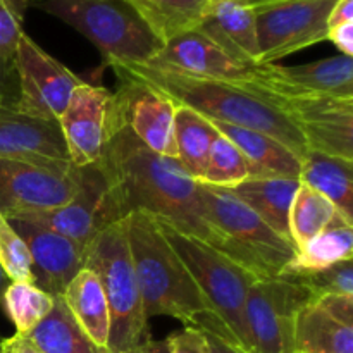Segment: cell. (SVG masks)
<instances>
[{
	"label": "cell",
	"instance_id": "6da1fadb",
	"mask_svg": "<svg viewBox=\"0 0 353 353\" xmlns=\"http://www.w3.org/2000/svg\"><path fill=\"white\" fill-rule=\"evenodd\" d=\"M99 164L109 178L121 219L131 212H147L217 248L219 238L200 200L199 181L178 159L145 147L126 126L121 110Z\"/></svg>",
	"mask_w": 353,
	"mask_h": 353
},
{
	"label": "cell",
	"instance_id": "7a4b0ae2",
	"mask_svg": "<svg viewBox=\"0 0 353 353\" xmlns=\"http://www.w3.org/2000/svg\"><path fill=\"white\" fill-rule=\"evenodd\" d=\"M119 79L148 86L209 121L233 124L271 134L303 157L309 152L305 140L292 119L262 92L240 83L202 78L148 64H110Z\"/></svg>",
	"mask_w": 353,
	"mask_h": 353
},
{
	"label": "cell",
	"instance_id": "3957f363",
	"mask_svg": "<svg viewBox=\"0 0 353 353\" xmlns=\"http://www.w3.org/2000/svg\"><path fill=\"white\" fill-rule=\"evenodd\" d=\"M128 243L147 319L169 316L193 326L196 317L214 314L193 276L147 212L126 216Z\"/></svg>",
	"mask_w": 353,
	"mask_h": 353
},
{
	"label": "cell",
	"instance_id": "277c9868",
	"mask_svg": "<svg viewBox=\"0 0 353 353\" xmlns=\"http://www.w3.org/2000/svg\"><path fill=\"white\" fill-rule=\"evenodd\" d=\"M199 195L210 226L217 233V252L255 279L279 278L295 257L290 238L276 233L231 190L199 183Z\"/></svg>",
	"mask_w": 353,
	"mask_h": 353
},
{
	"label": "cell",
	"instance_id": "5b68a950",
	"mask_svg": "<svg viewBox=\"0 0 353 353\" xmlns=\"http://www.w3.org/2000/svg\"><path fill=\"white\" fill-rule=\"evenodd\" d=\"M85 268L100 279L110 314L107 353H124L148 338L140 288L128 243L126 217L95 234L85 248Z\"/></svg>",
	"mask_w": 353,
	"mask_h": 353
},
{
	"label": "cell",
	"instance_id": "8992f818",
	"mask_svg": "<svg viewBox=\"0 0 353 353\" xmlns=\"http://www.w3.org/2000/svg\"><path fill=\"white\" fill-rule=\"evenodd\" d=\"M33 3L88 38L107 65L145 64L164 45L124 0H34Z\"/></svg>",
	"mask_w": 353,
	"mask_h": 353
},
{
	"label": "cell",
	"instance_id": "52a82bcc",
	"mask_svg": "<svg viewBox=\"0 0 353 353\" xmlns=\"http://www.w3.org/2000/svg\"><path fill=\"white\" fill-rule=\"evenodd\" d=\"M157 223L168 243L193 276L212 312L233 333L245 352L254 353L245 317V303L248 290L255 281L254 276L200 238L181 233L162 219H157Z\"/></svg>",
	"mask_w": 353,
	"mask_h": 353
},
{
	"label": "cell",
	"instance_id": "ba28073f",
	"mask_svg": "<svg viewBox=\"0 0 353 353\" xmlns=\"http://www.w3.org/2000/svg\"><path fill=\"white\" fill-rule=\"evenodd\" d=\"M312 295L296 279H255L245 303L254 353H295V321Z\"/></svg>",
	"mask_w": 353,
	"mask_h": 353
},
{
	"label": "cell",
	"instance_id": "9c48e42d",
	"mask_svg": "<svg viewBox=\"0 0 353 353\" xmlns=\"http://www.w3.org/2000/svg\"><path fill=\"white\" fill-rule=\"evenodd\" d=\"M76 172L78 186L74 195L64 205L41 212L10 214L6 217H23L33 221L86 247L99 231L121 221V216L109 178L99 162L86 168H76Z\"/></svg>",
	"mask_w": 353,
	"mask_h": 353
},
{
	"label": "cell",
	"instance_id": "30bf717a",
	"mask_svg": "<svg viewBox=\"0 0 353 353\" xmlns=\"http://www.w3.org/2000/svg\"><path fill=\"white\" fill-rule=\"evenodd\" d=\"M12 61L17 76L14 107L33 117L59 123L72 92L85 81L26 33L19 37Z\"/></svg>",
	"mask_w": 353,
	"mask_h": 353
},
{
	"label": "cell",
	"instance_id": "8fae6325",
	"mask_svg": "<svg viewBox=\"0 0 353 353\" xmlns=\"http://www.w3.org/2000/svg\"><path fill=\"white\" fill-rule=\"evenodd\" d=\"M336 0H296L252 7L259 41V65L274 64L326 40Z\"/></svg>",
	"mask_w": 353,
	"mask_h": 353
},
{
	"label": "cell",
	"instance_id": "7c38bea8",
	"mask_svg": "<svg viewBox=\"0 0 353 353\" xmlns=\"http://www.w3.org/2000/svg\"><path fill=\"white\" fill-rule=\"evenodd\" d=\"M117 123L119 109L114 92L105 86L81 83L59 119L69 162L74 168L100 162Z\"/></svg>",
	"mask_w": 353,
	"mask_h": 353
},
{
	"label": "cell",
	"instance_id": "4fadbf2b",
	"mask_svg": "<svg viewBox=\"0 0 353 353\" xmlns=\"http://www.w3.org/2000/svg\"><path fill=\"white\" fill-rule=\"evenodd\" d=\"M262 93L295 123L309 150L353 161V99Z\"/></svg>",
	"mask_w": 353,
	"mask_h": 353
},
{
	"label": "cell",
	"instance_id": "5bb4252c",
	"mask_svg": "<svg viewBox=\"0 0 353 353\" xmlns=\"http://www.w3.org/2000/svg\"><path fill=\"white\" fill-rule=\"evenodd\" d=\"M78 186L74 165L48 168L14 159H0V212H41L71 200Z\"/></svg>",
	"mask_w": 353,
	"mask_h": 353
},
{
	"label": "cell",
	"instance_id": "9a60e30c",
	"mask_svg": "<svg viewBox=\"0 0 353 353\" xmlns=\"http://www.w3.org/2000/svg\"><path fill=\"white\" fill-rule=\"evenodd\" d=\"M241 85L274 95H327L353 99V61L347 55L300 65H257Z\"/></svg>",
	"mask_w": 353,
	"mask_h": 353
},
{
	"label": "cell",
	"instance_id": "2e32d148",
	"mask_svg": "<svg viewBox=\"0 0 353 353\" xmlns=\"http://www.w3.org/2000/svg\"><path fill=\"white\" fill-rule=\"evenodd\" d=\"M28 245L33 285L52 296H62L71 279L85 268L83 245L23 217H7Z\"/></svg>",
	"mask_w": 353,
	"mask_h": 353
},
{
	"label": "cell",
	"instance_id": "e0dca14e",
	"mask_svg": "<svg viewBox=\"0 0 353 353\" xmlns=\"http://www.w3.org/2000/svg\"><path fill=\"white\" fill-rule=\"evenodd\" d=\"M0 159L34 162L48 168H71L59 123L0 105Z\"/></svg>",
	"mask_w": 353,
	"mask_h": 353
},
{
	"label": "cell",
	"instance_id": "ac0fdd59",
	"mask_svg": "<svg viewBox=\"0 0 353 353\" xmlns=\"http://www.w3.org/2000/svg\"><path fill=\"white\" fill-rule=\"evenodd\" d=\"M145 64L240 85L247 83L257 68L234 59L196 28L165 41L159 54Z\"/></svg>",
	"mask_w": 353,
	"mask_h": 353
},
{
	"label": "cell",
	"instance_id": "d6986e66",
	"mask_svg": "<svg viewBox=\"0 0 353 353\" xmlns=\"http://www.w3.org/2000/svg\"><path fill=\"white\" fill-rule=\"evenodd\" d=\"M114 95L131 133L155 154L176 159L174 103L155 90L126 79H121Z\"/></svg>",
	"mask_w": 353,
	"mask_h": 353
},
{
	"label": "cell",
	"instance_id": "ffe728a7",
	"mask_svg": "<svg viewBox=\"0 0 353 353\" xmlns=\"http://www.w3.org/2000/svg\"><path fill=\"white\" fill-rule=\"evenodd\" d=\"M196 30L238 61L259 65L255 10L243 0H209Z\"/></svg>",
	"mask_w": 353,
	"mask_h": 353
},
{
	"label": "cell",
	"instance_id": "44dd1931",
	"mask_svg": "<svg viewBox=\"0 0 353 353\" xmlns=\"http://www.w3.org/2000/svg\"><path fill=\"white\" fill-rule=\"evenodd\" d=\"M212 126L226 137L248 161L250 178H295L300 179L302 157L271 134L233 124L210 121Z\"/></svg>",
	"mask_w": 353,
	"mask_h": 353
},
{
	"label": "cell",
	"instance_id": "7402d4cb",
	"mask_svg": "<svg viewBox=\"0 0 353 353\" xmlns=\"http://www.w3.org/2000/svg\"><path fill=\"white\" fill-rule=\"evenodd\" d=\"M65 307L86 336L99 348L107 350L110 330V314L100 279L90 269L83 268L62 295Z\"/></svg>",
	"mask_w": 353,
	"mask_h": 353
},
{
	"label": "cell",
	"instance_id": "603a6c76",
	"mask_svg": "<svg viewBox=\"0 0 353 353\" xmlns=\"http://www.w3.org/2000/svg\"><path fill=\"white\" fill-rule=\"evenodd\" d=\"M299 186L300 179L295 178H261L245 179L231 192L276 233L290 238V209Z\"/></svg>",
	"mask_w": 353,
	"mask_h": 353
},
{
	"label": "cell",
	"instance_id": "cb8c5ba5",
	"mask_svg": "<svg viewBox=\"0 0 353 353\" xmlns=\"http://www.w3.org/2000/svg\"><path fill=\"white\" fill-rule=\"evenodd\" d=\"M350 259H353V221L338 212L323 233L296 247L295 257L281 276L307 274Z\"/></svg>",
	"mask_w": 353,
	"mask_h": 353
},
{
	"label": "cell",
	"instance_id": "d4e9b609",
	"mask_svg": "<svg viewBox=\"0 0 353 353\" xmlns=\"http://www.w3.org/2000/svg\"><path fill=\"white\" fill-rule=\"evenodd\" d=\"M300 181L330 199L353 221V161L309 150L302 157Z\"/></svg>",
	"mask_w": 353,
	"mask_h": 353
},
{
	"label": "cell",
	"instance_id": "484cf974",
	"mask_svg": "<svg viewBox=\"0 0 353 353\" xmlns=\"http://www.w3.org/2000/svg\"><path fill=\"white\" fill-rule=\"evenodd\" d=\"M295 353H353V327L309 302L295 321Z\"/></svg>",
	"mask_w": 353,
	"mask_h": 353
},
{
	"label": "cell",
	"instance_id": "4316f807",
	"mask_svg": "<svg viewBox=\"0 0 353 353\" xmlns=\"http://www.w3.org/2000/svg\"><path fill=\"white\" fill-rule=\"evenodd\" d=\"M24 336L41 353H107L86 336L62 296H55L50 312Z\"/></svg>",
	"mask_w": 353,
	"mask_h": 353
},
{
	"label": "cell",
	"instance_id": "83f0119b",
	"mask_svg": "<svg viewBox=\"0 0 353 353\" xmlns=\"http://www.w3.org/2000/svg\"><path fill=\"white\" fill-rule=\"evenodd\" d=\"M147 26L165 43L171 38L195 30L209 0H124Z\"/></svg>",
	"mask_w": 353,
	"mask_h": 353
},
{
	"label": "cell",
	"instance_id": "f1b7e54d",
	"mask_svg": "<svg viewBox=\"0 0 353 353\" xmlns=\"http://www.w3.org/2000/svg\"><path fill=\"white\" fill-rule=\"evenodd\" d=\"M217 130L209 119L200 114L176 105L174 138L176 159L193 179L200 181L209 161L210 145L216 138Z\"/></svg>",
	"mask_w": 353,
	"mask_h": 353
},
{
	"label": "cell",
	"instance_id": "f546056e",
	"mask_svg": "<svg viewBox=\"0 0 353 353\" xmlns=\"http://www.w3.org/2000/svg\"><path fill=\"white\" fill-rule=\"evenodd\" d=\"M336 214L338 209L330 199L300 181L290 209V238L295 247L323 233Z\"/></svg>",
	"mask_w": 353,
	"mask_h": 353
},
{
	"label": "cell",
	"instance_id": "4dcf8cb0",
	"mask_svg": "<svg viewBox=\"0 0 353 353\" xmlns=\"http://www.w3.org/2000/svg\"><path fill=\"white\" fill-rule=\"evenodd\" d=\"M55 296L37 288L33 283L9 281L2 293L0 307L12 321L17 334H28L52 310Z\"/></svg>",
	"mask_w": 353,
	"mask_h": 353
},
{
	"label": "cell",
	"instance_id": "1f68e13d",
	"mask_svg": "<svg viewBox=\"0 0 353 353\" xmlns=\"http://www.w3.org/2000/svg\"><path fill=\"white\" fill-rule=\"evenodd\" d=\"M248 178H250V165L245 155L217 131L210 145L205 172L199 183L233 190Z\"/></svg>",
	"mask_w": 353,
	"mask_h": 353
},
{
	"label": "cell",
	"instance_id": "d6a6232c",
	"mask_svg": "<svg viewBox=\"0 0 353 353\" xmlns=\"http://www.w3.org/2000/svg\"><path fill=\"white\" fill-rule=\"evenodd\" d=\"M0 268L6 272L9 281L33 283L31 255L26 241L14 230L2 212H0Z\"/></svg>",
	"mask_w": 353,
	"mask_h": 353
},
{
	"label": "cell",
	"instance_id": "836d02e7",
	"mask_svg": "<svg viewBox=\"0 0 353 353\" xmlns=\"http://www.w3.org/2000/svg\"><path fill=\"white\" fill-rule=\"evenodd\" d=\"M293 278L305 286L314 299L324 295H350L353 296V259L338 262L321 271L307 272L299 276H286ZM310 300V302H312Z\"/></svg>",
	"mask_w": 353,
	"mask_h": 353
},
{
	"label": "cell",
	"instance_id": "e575fe53",
	"mask_svg": "<svg viewBox=\"0 0 353 353\" xmlns=\"http://www.w3.org/2000/svg\"><path fill=\"white\" fill-rule=\"evenodd\" d=\"M34 0H0V55L14 57L28 7Z\"/></svg>",
	"mask_w": 353,
	"mask_h": 353
},
{
	"label": "cell",
	"instance_id": "d590c367",
	"mask_svg": "<svg viewBox=\"0 0 353 353\" xmlns=\"http://www.w3.org/2000/svg\"><path fill=\"white\" fill-rule=\"evenodd\" d=\"M168 341L169 353H209L205 336L196 327L185 326L179 333L169 334Z\"/></svg>",
	"mask_w": 353,
	"mask_h": 353
},
{
	"label": "cell",
	"instance_id": "8d00e7d4",
	"mask_svg": "<svg viewBox=\"0 0 353 353\" xmlns=\"http://www.w3.org/2000/svg\"><path fill=\"white\" fill-rule=\"evenodd\" d=\"M316 305L326 310L330 316L338 319L340 323L353 327V296L350 295H324L312 300Z\"/></svg>",
	"mask_w": 353,
	"mask_h": 353
},
{
	"label": "cell",
	"instance_id": "74e56055",
	"mask_svg": "<svg viewBox=\"0 0 353 353\" xmlns=\"http://www.w3.org/2000/svg\"><path fill=\"white\" fill-rule=\"evenodd\" d=\"M17 99V76L12 59L0 55V105H10Z\"/></svg>",
	"mask_w": 353,
	"mask_h": 353
},
{
	"label": "cell",
	"instance_id": "f35d334b",
	"mask_svg": "<svg viewBox=\"0 0 353 353\" xmlns=\"http://www.w3.org/2000/svg\"><path fill=\"white\" fill-rule=\"evenodd\" d=\"M326 40H330L340 50L341 55H353V23L338 24L327 30Z\"/></svg>",
	"mask_w": 353,
	"mask_h": 353
},
{
	"label": "cell",
	"instance_id": "ab89813d",
	"mask_svg": "<svg viewBox=\"0 0 353 353\" xmlns=\"http://www.w3.org/2000/svg\"><path fill=\"white\" fill-rule=\"evenodd\" d=\"M207 341V350L209 353H247L240 345L228 340L223 334L212 333V331H202Z\"/></svg>",
	"mask_w": 353,
	"mask_h": 353
},
{
	"label": "cell",
	"instance_id": "60d3db41",
	"mask_svg": "<svg viewBox=\"0 0 353 353\" xmlns=\"http://www.w3.org/2000/svg\"><path fill=\"white\" fill-rule=\"evenodd\" d=\"M0 353H41L24 334H14L0 341Z\"/></svg>",
	"mask_w": 353,
	"mask_h": 353
},
{
	"label": "cell",
	"instance_id": "b9f144b4",
	"mask_svg": "<svg viewBox=\"0 0 353 353\" xmlns=\"http://www.w3.org/2000/svg\"><path fill=\"white\" fill-rule=\"evenodd\" d=\"M353 23V0H336L330 14V28Z\"/></svg>",
	"mask_w": 353,
	"mask_h": 353
},
{
	"label": "cell",
	"instance_id": "7bdbcfd3",
	"mask_svg": "<svg viewBox=\"0 0 353 353\" xmlns=\"http://www.w3.org/2000/svg\"><path fill=\"white\" fill-rule=\"evenodd\" d=\"M124 353H169V341L168 338L165 340H147Z\"/></svg>",
	"mask_w": 353,
	"mask_h": 353
},
{
	"label": "cell",
	"instance_id": "ee69618b",
	"mask_svg": "<svg viewBox=\"0 0 353 353\" xmlns=\"http://www.w3.org/2000/svg\"><path fill=\"white\" fill-rule=\"evenodd\" d=\"M247 6L250 7H262V6H272V3H283V2H296V0H243Z\"/></svg>",
	"mask_w": 353,
	"mask_h": 353
},
{
	"label": "cell",
	"instance_id": "f6af8a7d",
	"mask_svg": "<svg viewBox=\"0 0 353 353\" xmlns=\"http://www.w3.org/2000/svg\"><path fill=\"white\" fill-rule=\"evenodd\" d=\"M7 285H9V279H7L6 272H3L2 268H0V300H2V293H3V290H6Z\"/></svg>",
	"mask_w": 353,
	"mask_h": 353
},
{
	"label": "cell",
	"instance_id": "bcb514c9",
	"mask_svg": "<svg viewBox=\"0 0 353 353\" xmlns=\"http://www.w3.org/2000/svg\"><path fill=\"white\" fill-rule=\"evenodd\" d=\"M0 341H2V340H0Z\"/></svg>",
	"mask_w": 353,
	"mask_h": 353
}]
</instances>
